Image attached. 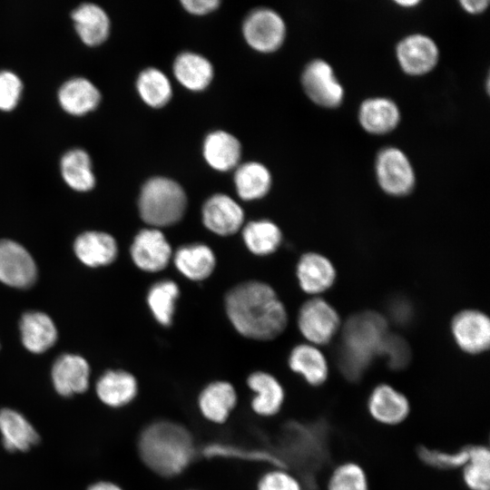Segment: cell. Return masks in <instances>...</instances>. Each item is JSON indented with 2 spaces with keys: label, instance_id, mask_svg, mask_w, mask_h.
Wrapping results in <instances>:
<instances>
[{
  "label": "cell",
  "instance_id": "obj_23",
  "mask_svg": "<svg viewBox=\"0 0 490 490\" xmlns=\"http://www.w3.org/2000/svg\"><path fill=\"white\" fill-rule=\"evenodd\" d=\"M289 366L311 386L322 385L328 376V361L324 354L312 344L294 347L289 357Z\"/></svg>",
  "mask_w": 490,
  "mask_h": 490
},
{
  "label": "cell",
  "instance_id": "obj_36",
  "mask_svg": "<svg viewBox=\"0 0 490 490\" xmlns=\"http://www.w3.org/2000/svg\"><path fill=\"white\" fill-rule=\"evenodd\" d=\"M202 455L207 458H230L250 462H264L271 464L273 467L286 468L279 457L269 451L249 449L224 443H211L206 445Z\"/></svg>",
  "mask_w": 490,
  "mask_h": 490
},
{
  "label": "cell",
  "instance_id": "obj_14",
  "mask_svg": "<svg viewBox=\"0 0 490 490\" xmlns=\"http://www.w3.org/2000/svg\"><path fill=\"white\" fill-rule=\"evenodd\" d=\"M204 226L220 236L236 233L242 226L244 212L241 207L230 196L214 194L202 206Z\"/></svg>",
  "mask_w": 490,
  "mask_h": 490
},
{
  "label": "cell",
  "instance_id": "obj_27",
  "mask_svg": "<svg viewBox=\"0 0 490 490\" xmlns=\"http://www.w3.org/2000/svg\"><path fill=\"white\" fill-rule=\"evenodd\" d=\"M173 74L182 86L191 91L204 90L212 80L213 67L205 57L191 52L179 54L173 63Z\"/></svg>",
  "mask_w": 490,
  "mask_h": 490
},
{
  "label": "cell",
  "instance_id": "obj_35",
  "mask_svg": "<svg viewBox=\"0 0 490 490\" xmlns=\"http://www.w3.org/2000/svg\"><path fill=\"white\" fill-rule=\"evenodd\" d=\"M179 287L170 279L154 283L148 291L147 302L155 319L163 326H170L174 313Z\"/></svg>",
  "mask_w": 490,
  "mask_h": 490
},
{
  "label": "cell",
  "instance_id": "obj_43",
  "mask_svg": "<svg viewBox=\"0 0 490 490\" xmlns=\"http://www.w3.org/2000/svg\"><path fill=\"white\" fill-rule=\"evenodd\" d=\"M389 318L398 325H407L413 317V308L407 299L396 298L392 299L387 308Z\"/></svg>",
  "mask_w": 490,
  "mask_h": 490
},
{
  "label": "cell",
  "instance_id": "obj_41",
  "mask_svg": "<svg viewBox=\"0 0 490 490\" xmlns=\"http://www.w3.org/2000/svg\"><path fill=\"white\" fill-rule=\"evenodd\" d=\"M256 490H303V486L286 468L273 467L259 478Z\"/></svg>",
  "mask_w": 490,
  "mask_h": 490
},
{
  "label": "cell",
  "instance_id": "obj_19",
  "mask_svg": "<svg viewBox=\"0 0 490 490\" xmlns=\"http://www.w3.org/2000/svg\"><path fill=\"white\" fill-rule=\"evenodd\" d=\"M397 58L403 70L409 74H423L436 64L438 52L428 37L416 34L405 38L397 46Z\"/></svg>",
  "mask_w": 490,
  "mask_h": 490
},
{
  "label": "cell",
  "instance_id": "obj_30",
  "mask_svg": "<svg viewBox=\"0 0 490 490\" xmlns=\"http://www.w3.org/2000/svg\"><path fill=\"white\" fill-rule=\"evenodd\" d=\"M234 183L240 199L253 201L268 193L271 186V176L264 165L250 162L237 168Z\"/></svg>",
  "mask_w": 490,
  "mask_h": 490
},
{
  "label": "cell",
  "instance_id": "obj_13",
  "mask_svg": "<svg viewBox=\"0 0 490 490\" xmlns=\"http://www.w3.org/2000/svg\"><path fill=\"white\" fill-rule=\"evenodd\" d=\"M302 84L308 96L318 105L335 107L342 101V87L324 61L315 60L306 67Z\"/></svg>",
  "mask_w": 490,
  "mask_h": 490
},
{
  "label": "cell",
  "instance_id": "obj_42",
  "mask_svg": "<svg viewBox=\"0 0 490 490\" xmlns=\"http://www.w3.org/2000/svg\"><path fill=\"white\" fill-rule=\"evenodd\" d=\"M22 83L19 77L12 72H0V110L14 109L20 98Z\"/></svg>",
  "mask_w": 490,
  "mask_h": 490
},
{
  "label": "cell",
  "instance_id": "obj_39",
  "mask_svg": "<svg viewBox=\"0 0 490 490\" xmlns=\"http://www.w3.org/2000/svg\"><path fill=\"white\" fill-rule=\"evenodd\" d=\"M420 459L426 465L438 469H454L464 466L469 456V446L456 452H443L422 446L418 449Z\"/></svg>",
  "mask_w": 490,
  "mask_h": 490
},
{
  "label": "cell",
  "instance_id": "obj_20",
  "mask_svg": "<svg viewBox=\"0 0 490 490\" xmlns=\"http://www.w3.org/2000/svg\"><path fill=\"white\" fill-rule=\"evenodd\" d=\"M136 377L124 370H109L96 383L100 400L111 407H122L132 403L138 394Z\"/></svg>",
  "mask_w": 490,
  "mask_h": 490
},
{
  "label": "cell",
  "instance_id": "obj_29",
  "mask_svg": "<svg viewBox=\"0 0 490 490\" xmlns=\"http://www.w3.org/2000/svg\"><path fill=\"white\" fill-rule=\"evenodd\" d=\"M100 97L97 88L84 78L67 81L58 93L63 109L74 115H82L96 108Z\"/></svg>",
  "mask_w": 490,
  "mask_h": 490
},
{
  "label": "cell",
  "instance_id": "obj_8",
  "mask_svg": "<svg viewBox=\"0 0 490 490\" xmlns=\"http://www.w3.org/2000/svg\"><path fill=\"white\" fill-rule=\"evenodd\" d=\"M451 331L457 346L468 354H480L490 344V320L476 309H465L456 314Z\"/></svg>",
  "mask_w": 490,
  "mask_h": 490
},
{
  "label": "cell",
  "instance_id": "obj_7",
  "mask_svg": "<svg viewBox=\"0 0 490 490\" xmlns=\"http://www.w3.org/2000/svg\"><path fill=\"white\" fill-rule=\"evenodd\" d=\"M242 32L250 47L259 52L270 53L277 50L283 43L285 24L276 12L260 8L246 17Z\"/></svg>",
  "mask_w": 490,
  "mask_h": 490
},
{
  "label": "cell",
  "instance_id": "obj_21",
  "mask_svg": "<svg viewBox=\"0 0 490 490\" xmlns=\"http://www.w3.org/2000/svg\"><path fill=\"white\" fill-rule=\"evenodd\" d=\"M74 248L78 259L89 267L108 265L115 260L118 253L113 237L100 231L81 234L75 240Z\"/></svg>",
  "mask_w": 490,
  "mask_h": 490
},
{
  "label": "cell",
  "instance_id": "obj_44",
  "mask_svg": "<svg viewBox=\"0 0 490 490\" xmlns=\"http://www.w3.org/2000/svg\"><path fill=\"white\" fill-rule=\"evenodd\" d=\"M181 3L186 11L196 15L209 14L220 5L218 0H182Z\"/></svg>",
  "mask_w": 490,
  "mask_h": 490
},
{
  "label": "cell",
  "instance_id": "obj_25",
  "mask_svg": "<svg viewBox=\"0 0 490 490\" xmlns=\"http://www.w3.org/2000/svg\"><path fill=\"white\" fill-rule=\"evenodd\" d=\"M177 270L191 280L208 278L215 268V255L204 244L196 243L179 248L173 256Z\"/></svg>",
  "mask_w": 490,
  "mask_h": 490
},
{
  "label": "cell",
  "instance_id": "obj_16",
  "mask_svg": "<svg viewBox=\"0 0 490 490\" xmlns=\"http://www.w3.org/2000/svg\"><path fill=\"white\" fill-rule=\"evenodd\" d=\"M89 374L87 361L78 355H62L52 368L54 387L64 397L84 392L89 385Z\"/></svg>",
  "mask_w": 490,
  "mask_h": 490
},
{
  "label": "cell",
  "instance_id": "obj_4",
  "mask_svg": "<svg viewBox=\"0 0 490 490\" xmlns=\"http://www.w3.org/2000/svg\"><path fill=\"white\" fill-rule=\"evenodd\" d=\"M186 194L176 181L165 177L149 179L142 186L138 207L142 220L153 228L171 226L184 215Z\"/></svg>",
  "mask_w": 490,
  "mask_h": 490
},
{
  "label": "cell",
  "instance_id": "obj_32",
  "mask_svg": "<svg viewBox=\"0 0 490 490\" xmlns=\"http://www.w3.org/2000/svg\"><path fill=\"white\" fill-rule=\"evenodd\" d=\"M61 171L65 182L75 191H86L94 186L91 160L83 150L66 152L61 161Z\"/></svg>",
  "mask_w": 490,
  "mask_h": 490
},
{
  "label": "cell",
  "instance_id": "obj_18",
  "mask_svg": "<svg viewBox=\"0 0 490 490\" xmlns=\"http://www.w3.org/2000/svg\"><path fill=\"white\" fill-rule=\"evenodd\" d=\"M337 272L325 256L309 252L302 255L297 265V278L300 288L308 294L322 293L334 284Z\"/></svg>",
  "mask_w": 490,
  "mask_h": 490
},
{
  "label": "cell",
  "instance_id": "obj_31",
  "mask_svg": "<svg viewBox=\"0 0 490 490\" xmlns=\"http://www.w3.org/2000/svg\"><path fill=\"white\" fill-rule=\"evenodd\" d=\"M359 120L368 132L384 133L396 127L399 120V113L391 101L375 98L366 101L361 105Z\"/></svg>",
  "mask_w": 490,
  "mask_h": 490
},
{
  "label": "cell",
  "instance_id": "obj_6",
  "mask_svg": "<svg viewBox=\"0 0 490 490\" xmlns=\"http://www.w3.org/2000/svg\"><path fill=\"white\" fill-rule=\"evenodd\" d=\"M298 326L312 345L328 343L340 327V318L337 310L326 300L313 298L300 308Z\"/></svg>",
  "mask_w": 490,
  "mask_h": 490
},
{
  "label": "cell",
  "instance_id": "obj_40",
  "mask_svg": "<svg viewBox=\"0 0 490 490\" xmlns=\"http://www.w3.org/2000/svg\"><path fill=\"white\" fill-rule=\"evenodd\" d=\"M393 369H401L410 361L411 352L407 342L400 336L387 334L382 345L380 355Z\"/></svg>",
  "mask_w": 490,
  "mask_h": 490
},
{
  "label": "cell",
  "instance_id": "obj_46",
  "mask_svg": "<svg viewBox=\"0 0 490 490\" xmlns=\"http://www.w3.org/2000/svg\"><path fill=\"white\" fill-rule=\"evenodd\" d=\"M88 490H122L118 485L112 482H98L92 485Z\"/></svg>",
  "mask_w": 490,
  "mask_h": 490
},
{
  "label": "cell",
  "instance_id": "obj_37",
  "mask_svg": "<svg viewBox=\"0 0 490 490\" xmlns=\"http://www.w3.org/2000/svg\"><path fill=\"white\" fill-rule=\"evenodd\" d=\"M463 467L464 481L471 490H489L490 452L487 447L469 446L468 460Z\"/></svg>",
  "mask_w": 490,
  "mask_h": 490
},
{
  "label": "cell",
  "instance_id": "obj_38",
  "mask_svg": "<svg viewBox=\"0 0 490 490\" xmlns=\"http://www.w3.org/2000/svg\"><path fill=\"white\" fill-rule=\"evenodd\" d=\"M328 490H368L367 475L360 466L348 462L339 465L330 475Z\"/></svg>",
  "mask_w": 490,
  "mask_h": 490
},
{
  "label": "cell",
  "instance_id": "obj_5",
  "mask_svg": "<svg viewBox=\"0 0 490 490\" xmlns=\"http://www.w3.org/2000/svg\"><path fill=\"white\" fill-rule=\"evenodd\" d=\"M287 447L291 461L304 469L317 470L328 456L327 427L323 423H292L286 427Z\"/></svg>",
  "mask_w": 490,
  "mask_h": 490
},
{
  "label": "cell",
  "instance_id": "obj_24",
  "mask_svg": "<svg viewBox=\"0 0 490 490\" xmlns=\"http://www.w3.org/2000/svg\"><path fill=\"white\" fill-rule=\"evenodd\" d=\"M24 346L33 353H42L56 341L57 331L51 318L38 311L25 313L20 321Z\"/></svg>",
  "mask_w": 490,
  "mask_h": 490
},
{
  "label": "cell",
  "instance_id": "obj_10",
  "mask_svg": "<svg viewBox=\"0 0 490 490\" xmlns=\"http://www.w3.org/2000/svg\"><path fill=\"white\" fill-rule=\"evenodd\" d=\"M377 176L381 188L394 196L409 193L415 183L407 158L396 148H387L380 152L377 161Z\"/></svg>",
  "mask_w": 490,
  "mask_h": 490
},
{
  "label": "cell",
  "instance_id": "obj_34",
  "mask_svg": "<svg viewBox=\"0 0 490 490\" xmlns=\"http://www.w3.org/2000/svg\"><path fill=\"white\" fill-rule=\"evenodd\" d=\"M136 88L142 101L153 108L164 106L172 93L168 77L156 68H147L141 72Z\"/></svg>",
  "mask_w": 490,
  "mask_h": 490
},
{
  "label": "cell",
  "instance_id": "obj_47",
  "mask_svg": "<svg viewBox=\"0 0 490 490\" xmlns=\"http://www.w3.org/2000/svg\"><path fill=\"white\" fill-rule=\"evenodd\" d=\"M397 3L401 5H404V6H412V5H415L418 3V1H416V0H403V1H397Z\"/></svg>",
  "mask_w": 490,
  "mask_h": 490
},
{
  "label": "cell",
  "instance_id": "obj_15",
  "mask_svg": "<svg viewBox=\"0 0 490 490\" xmlns=\"http://www.w3.org/2000/svg\"><path fill=\"white\" fill-rule=\"evenodd\" d=\"M247 386L253 393L250 408L255 415L272 417L279 413L285 401V390L276 377L258 370L247 377Z\"/></svg>",
  "mask_w": 490,
  "mask_h": 490
},
{
  "label": "cell",
  "instance_id": "obj_45",
  "mask_svg": "<svg viewBox=\"0 0 490 490\" xmlns=\"http://www.w3.org/2000/svg\"><path fill=\"white\" fill-rule=\"evenodd\" d=\"M460 4L469 13L472 14H477L484 11L487 5L488 1L486 0H477V1H471V0H466L461 1Z\"/></svg>",
  "mask_w": 490,
  "mask_h": 490
},
{
  "label": "cell",
  "instance_id": "obj_11",
  "mask_svg": "<svg viewBox=\"0 0 490 490\" xmlns=\"http://www.w3.org/2000/svg\"><path fill=\"white\" fill-rule=\"evenodd\" d=\"M238 401V393L234 386L226 380H215L207 384L196 399L201 416L214 425L226 423L236 408Z\"/></svg>",
  "mask_w": 490,
  "mask_h": 490
},
{
  "label": "cell",
  "instance_id": "obj_17",
  "mask_svg": "<svg viewBox=\"0 0 490 490\" xmlns=\"http://www.w3.org/2000/svg\"><path fill=\"white\" fill-rule=\"evenodd\" d=\"M368 409L375 420L386 425H397L408 416L410 405L404 394L390 385L380 384L370 393Z\"/></svg>",
  "mask_w": 490,
  "mask_h": 490
},
{
  "label": "cell",
  "instance_id": "obj_9",
  "mask_svg": "<svg viewBox=\"0 0 490 490\" xmlns=\"http://www.w3.org/2000/svg\"><path fill=\"white\" fill-rule=\"evenodd\" d=\"M37 276L36 265L30 253L20 244L0 240V281L14 288H27Z\"/></svg>",
  "mask_w": 490,
  "mask_h": 490
},
{
  "label": "cell",
  "instance_id": "obj_28",
  "mask_svg": "<svg viewBox=\"0 0 490 490\" xmlns=\"http://www.w3.org/2000/svg\"><path fill=\"white\" fill-rule=\"evenodd\" d=\"M0 431L3 444L9 451H25L39 440L33 426L20 413L9 408L0 410Z\"/></svg>",
  "mask_w": 490,
  "mask_h": 490
},
{
  "label": "cell",
  "instance_id": "obj_26",
  "mask_svg": "<svg viewBox=\"0 0 490 490\" xmlns=\"http://www.w3.org/2000/svg\"><path fill=\"white\" fill-rule=\"evenodd\" d=\"M72 17L80 38L87 45H98L108 37L110 21L100 6L83 4L73 12Z\"/></svg>",
  "mask_w": 490,
  "mask_h": 490
},
{
  "label": "cell",
  "instance_id": "obj_2",
  "mask_svg": "<svg viewBox=\"0 0 490 490\" xmlns=\"http://www.w3.org/2000/svg\"><path fill=\"white\" fill-rule=\"evenodd\" d=\"M137 449L143 465L163 478L182 474L196 454L191 431L169 419H157L146 425L139 435Z\"/></svg>",
  "mask_w": 490,
  "mask_h": 490
},
{
  "label": "cell",
  "instance_id": "obj_22",
  "mask_svg": "<svg viewBox=\"0 0 490 490\" xmlns=\"http://www.w3.org/2000/svg\"><path fill=\"white\" fill-rule=\"evenodd\" d=\"M202 153L211 168L226 172L238 165L241 147L235 136L224 131H216L206 136Z\"/></svg>",
  "mask_w": 490,
  "mask_h": 490
},
{
  "label": "cell",
  "instance_id": "obj_3",
  "mask_svg": "<svg viewBox=\"0 0 490 490\" xmlns=\"http://www.w3.org/2000/svg\"><path fill=\"white\" fill-rule=\"evenodd\" d=\"M386 318L375 311H363L347 319L338 349V365L351 381L362 377L380 350L387 336Z\"/></svg>",
  "mask_w": 490,
  "mask_h": 490
},
{
  "label": "cell",
  "instance_id": "obj_1",
  "mask_svg": "<svg viewBox=\"0 0 490 490\" xmlns=\"http://www.w3.org/2000/svg\"><path fill=\"white\" fill-rule=\"evenodd\" d=\"M227 315L242 336L258 340L275 338L287 326L288 315L274 289L260 281L232 288L225 298Z\"/></svg>",
  "mask_w": 490,
  "mask_h": 490
},
{
  "label": "cell",
  "instance_id": "obj_33",
  "mask_svg": "<svg viewBox=\"0 0 490 490\" xmlns=\"http://www.w3.org/2000/svg\"><path fill=\"white\" fill-rule=\"evenodd\" d=\"M242 237L247 248L256 255H268L279 246L282 234L279 228L270 220H254L246 224Z\"/></svg>",
  "mask_w": 490,
  "mask_h": 490
},
{
  "label": "cell",
  "instance_id": "obj_12",
  "mask_svg": "<svg viewBox=\"0 0 490 490\" xmlns=\"http://www.w3.org/2000/svg\"><path fill=\"white\" fill-rule=\"evenodd\" d=\"M131 256L139 269L157 272L167 267L172 258V248L160 230L143 229L133 240Z\"/></svg>",
  "mask_w": 490,
  "mask_h": 490
}]
</instances>
